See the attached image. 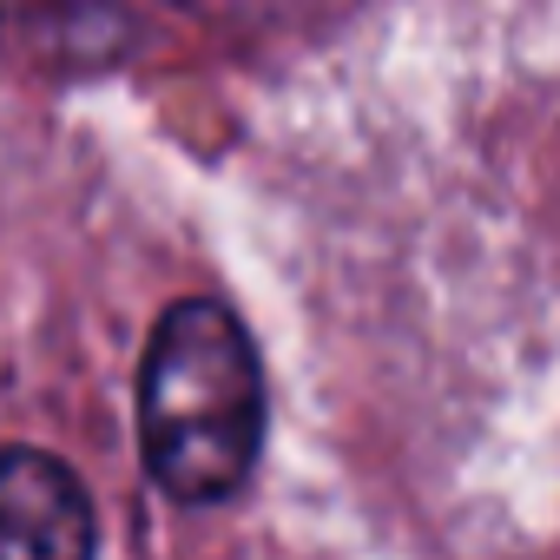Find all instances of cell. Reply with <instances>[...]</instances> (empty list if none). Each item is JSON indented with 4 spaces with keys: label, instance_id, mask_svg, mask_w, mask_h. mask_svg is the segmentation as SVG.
<instances>
[{
    "label": "cell",
    "instance_id": "6da1fadb",
    "mask_svg": "<svg viewBox=\"0 0 560 560\" xmlns=\"http://www.w3.org/2000/svg\"><path fill=\"white\" fill-rule=\"evenodd\" d=\"M139 455L178 508L231 501L264 455V363L218 298L159 311L139 363Z\"/></svg>",
    "mask_w": 560,
    "mask_h": 560
},
{
    "label": "cell",
    "instance_id": "7a4b0ae2",
    "mask_svg": "<svg viewBox=\"0 0 560 560\" xmlns=\"http://www.w3.org/2000/svg\"><path fill=\"white\" fill-rule=\"evenodd\" d=\"M0 547L54 553V560H80L100 547L93 494L80 488V475L60 455L27 448V442L0 455Z\"/></svg>",
    "mask_w": 560,
    "mask_h": 560
},
{
    "label": "cell",
    "instance_id": "3957f363",
    "mask_svg": "<svg viewBox=\"0 0 560 560\" xmlns=\"http://www.w3.org/2000/svg\"><path fill=\"white\" fill-rule=\"evenodd\" d=\"M172 8H198V0H172Z\"/></svg>",
    "mask_w": 560,
    "mask_h": 560
}]
</instances>
